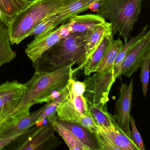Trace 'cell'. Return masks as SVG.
I'll use <instances>...</instances> for the list:
<instances>
[{"mask_svg":"<svg viewBox=\"0 0 150 150\" xmlns=\"http://www.w3.org/2000/svg\"><path fill=\"white\" fill-rule=\"evenodd\" d=\"M72 66L60 67L50 71H35L25 83L27 89L23 98L8 117L23 109H30L35 104L49 102L59 97L73 78L74 71Z\"/></svg>","mask_w":150,"mask_h":150,"instance_id":"6da1fadb","label":"cell"},{"mask_svg":"<svg viewBox=\"0 0 150 150\" xmlns=\"http://www.w3.org/2000/svg\"><path fill=\"white\" fill-rule=\"evenodd\" d=\"M87 31L70 33L33 63L35 71L47 72L77 64L83 68L86 61Z\"/></svg>","mask_w":150,"mask_h":150,"instance_id":"7a4b0ae2","label":"cell"},{"mask_svg":"<svg viewBox=\"0 0 150 150\" xmlns=\"http://www.w3.org/2000/svg\"><path fill=\"white\" fill-rule=\"evenodd\" d=\"M65 0H33L19 12L9 28L11 44L18 45L45 20L57 13Z\"/></svg>","mask_w":150,"mask_h":150,"instance_id":"3957f363","label":"cell"},{"mask_svg":"<svg viewBox=\"0 0 150 150\" xmlns=\"http://www.w3.org/2000/svg\"><path fill=\"white\" fill-rule=\"evenodd\" d=\"M143 0H103L96 14L110 22L113 35L119 33L125 42L137 21Z\"/></svg>","mask_w":150,"mask_h":150,"instance_id":"277c9868","label":"cell"},{"mask_svg":"<svg viewBox=\"0 0 150 150\" xmlns=\"http://www.w3.org/2000/svg\"><path fill=\"white\" fill-rule=\"evenodd\" d=\"M54 129L49 122L29 129L15 141L17 150H50L60 145L61 142L56 137Z\"/></svg>","mask_w":150,"mask_h":150,"instance_id":"5b68a950","label":"cell"},{"mask_svg":"<svg viewBox=\"0 0 150 150\" xmlns=\"http://www.w3.org/2000/svg\"><path fill=\"white\" fill-rule=\"evenodd\" d=\"M116 79L114 66L86 79L83 81L85 85L83 95L87 102L94 105L107 104L110 91Z\"/></svg>","mask_w":150,"mask_h":150,"instance_id":"8992f818","label":"cell"},{"mask_svg":"<svg viewBox=\"0 0 150 150\" xmlns=\"http://www.w3.org/2000/svg\"><path fill=\"white\" fill-rule=\"evenodd\" d=\"M103 0H65L64 5L52 15L46 18L36 28L37 34L44 35L67 22L71 17L89 9L94 3Z\"/></svg>","mask_w":150,"mask_h":150,"instance_id":"52a82bcc","label":"cell"},{"mask_svg":"<svg viewBox=\"0 0 150 150\" xmlns=\"http://www.w3.org/2000/svg\"><path fill=\"white\" fill-rule=\"evenodd\" d=\"M47 104L32 113L30 109H23L6 118L0 127V138L23 134L35 125Z\"/></svg>","mask_w":150,"mask_h":150,"instance_id":"ba28073f","label":"cell"},{"mask_svg":"<svg viewBox=\"0 0 150 150\" xmlns=\"http://www.w3.org/2000/svg\"><path fill=\"white\" fill-rule=\"evenodd\" d=\"M25 84L14 80L0 85V119H6L17 108L24 96Z\"/></svg>","mask_w":150,"mask_h":150,"instance_id":"9c48e42d","label":"cell"},{"mask_svg":"<svg viewBox=\"0 0 150 150\" xmlns=\"http://www.w3.org/2000/svg\"><path fill=\"white\" fill-rule=\"evenodd\" d=\"M150 55V30L146 31L131 47L123 60L121 75L130 77L137 71L142 61Z\"/></svg>","mask_w":150,"mask_h":150,"instance_id":"30bf717a","label":"cell"},{"mask_svg":"<svg viewBox=\"0 0 150 150\" xmlns=\"http://www.w3.org/2000/svg\"><path fill=\"white\" fill-rule=\"evenodd\" d=\"M64 24L63 23L42 36L35 38L28 45L25 53L32 63L40 58L46 52L69 35Z\"/></svg>","mask_w":150,"mask_h":150,"instance_id":"8fae6325","label":"cell"},{"mask_svg":"<svg viewBox=\"0 0 150 150\" xmlns=\"http://www.w3.org/2000/svg\"><path fill=\"white\" fill-rule=\"evenodd\" d=\"M133 85L132 79L131 80L129 85L125 83L122 84L119 97L116 104L115 115H114L118 126L132 139L129 117L131 109Z\"/></svg>","mask_w":150,"mask_h":150,"instance_id":"7c38bea8","label":"cell"},{"mask_svg":"<svg viewBox=\"0 0 150 150\" xmlns=\"http://www.w3.org/2000/svg\"><path fill=\"white\" fill-rule=\"evenodd\" d=\"M56 114L58 118L61 120L80 125L93 132L98 130V125L92 117L84 115L74 107L69 93L66 99L59 106Z\"/></svg>","mask_w":150,"mask_h":150,"instance_id":"4fadbf2b","label":"cell"},{"mask_svg":"<svg viewBox=\"0 0 150 150\" xmlns=\"http://www.w3.org/2000/svg\"><path fill=\"white\" fill-rule=\"evenodd\" d=\"M106 22V20L97 14H87L72 16L65 23V28L69 34L83 33Z\"/></svg>","mask_w":150,"mask_h":150,"instance_id":"5bb4252c","label":"cell"},{"mask_svg":"<svg viewBox=\"0 0 150 150\" xmlns=\"http://www.w3.org/2000/svg\"><path fill=\"white\" fill-rule=\"evenodd\" d=\"M112 34L113 30L111 24L106 22L96 26L91 30L87 31L86 44V63L101 43L103 39L107 36Z\"/></svg>","mask_w":150,"mask_h":150,"instance_id":"9a60e30c","label":"cell"},{"mask_svg":"<svg viewBox=\"0 0 150 150\" xmlns=\"http://www.w3.org/2000/svg\"><path fill=\"white\" fill-rule=\"evenodd\" d=\"M57 120L59 123L71 131L88 150H100L95 132L80 125L61 120L57 116Z\"/></svg>","mask_w":150,"mask_h":150,"instance_id":"2e32d148","label":"cell"},{"mask_svg":"<svg viewBox=\"0 0 150 150\" xmlns=\"http://www.w3.org/2000/svg\"><path fill=\"white\" fill-rule=\"evenodd\" d=\"M32 1L0 0V19L9 28L16 16L28 6Z\"/></svg>","mask_w":150,"mask_h":150,"instance_id":"e0dca14e","label":"cell"},{"mask_svg":"<svg viewBox=\"0 0 150 150\" xmlns=\"http://www.w3.org/2000/svg\"><path fill=\"white\" fill-rule=\"evenodd\" d=\"M87 103L92 118L96 125L111 129L118 130L125 133L117 123L115 116L108 112L106 104L94 105Z\"/></svg>","mask_w":150,"mask_h":150,"instance_id":"ac0fdd59","label":"cell"},{"mask_svg":"<svg viewBox=\"0 0 150 150\" xmlns=\"http://www.w3.org/2000/svg\"><path fill=\"white\" fill-rule=\"evenodd\" d=\"M54 129L55 132L64 139L70 150H88L70 130L60 124L57 120L56 114L46 118Z\"/></svg>","mask_w":150,"mask_h":150,"instance_id":"d6986e66","label":"cell"},{"mask_svg":"<svg viewBox=\"0 0 150 150\" xmlns=\"http://www.w3.org/2000/svg\"><path fill=\"white\" fill-rule=\"evenodd\" d=\"M98 126L99 131L120 150H139L132 139L123 132L118 130Z\"/></svg>","mask_w":150,"mask_h":150,"instance_id":"ffe728a7","label":"cell"},{"mask_svg":"<svg viewBox=\"0 0 150 150\" xmlns=\"http://www.w3.org/2000/svg\"><path fill=\"white\" fill-rule=\"evenodd\" d=\"M16 57V52L11 47L9 28L0 19V67Z\"/></svg>","mask_w":150,"mask_h":150,"instance_id":"44dd1931","label":"cell"},{"mask_svg":"<svg viewBox=\"0 0 150 150\" xmlns=\"http://www.w3.org/2000/svg\"><path fill=\"white\" fill-rule=\"evenodd\" d=\"M113 35V34L108 35L103 39L101 43L84 66L83 68L86 76H89L92 73L96 72L100 63L114 39Z\"/></svg>","mask_w":150,"mask_h":150,"instance_id":"7402d4cb","label":"cell"},{"mask_svg":"<svg viewBox=\"0 0 150 150\" xmlns=\"http://www.w3.org/2000/svg\"><path fill=\"white\" fill-rule=\"evenodd\" d=\"M122 41L119 38L113 39L104 57L98 67L96 73H102L114 66L115 60L123 46Z\"/></svg>","mask_w":150,"mask_h":150,"instance_id":"603a6c76","label":"cell"},{"mask_svg":"<svg viewBox=\"0 0 150 150\" xmlns=\"http://www.w3.org/2000/svg\"><path fill=\"white\" fill-rule=\"evenodd\" d=\"M148 28V24H146L144 27L143 28L142 31L139 34L137 35L135 37H131L130 35L129 36L130 39L128 42H125V44L123 46L121 50L115 60L114 64V72H115V79H117L118 77L121 76V69L122 66V63L123 60L124 59L125 55L127 54L129 50L133 46V45L136 43V42L144 35L147 31Z\"/></svg>","mask_w":150,"mask_h":150,"instance_id":"cb8c5ba5","label":"cell"},{"mask_svg":"<svg viewBox=\"0 0 150 150\" xmlns=\"http://www.w3.org/2000/svg\"><path fill=\"white\" fill-rule=\"evenodd\" d=\"M68 94V89L67 87L63 91V93L59 97L54 99L51 101L48 102L46 108L42 112L39 118L37 121L35 125L39 126L43 125L44 124L43 122L45 119L50 116L56 114L59 106L66 99Z\"/></svg>","mask_w":150,"mask_h":150,"instance_id":"d4e9b609","label":"cell"},{"mask_svg":"<svg viewBox=\"0 0 150 150\" xmlns=\"http://www.w3.org/2000/svg\"><path fill=\"white\" fill-rule=\"evenodd\" d=\"M150 59V55H149L142 61L140 66L141 67L140 81L142 83L143 94L144 97H146L147 93L149 78Z\"/></svg>","mask_w":150,"mask_h":150,"instance_id":"484cf974","label":"cell"},{"mask_svg":"<svg viewBox=\"0 0 150 150\" xmlns=\"http://www.w3.org/2000/svg\"><path fill=\"white\" fill-rule=\"evenodd\" d=\"M69 94L71 96V100L74 107L84 115L89 117H92L89 111L87 102L84 97V95H82L72 97L71 96L69 93Z\"/></svg>","mask_w":150,"mask_h":150,"instance_id":"4316f807","label":"cell"},{"mask_svg":"<svg viewBox=\"0 0 150 150\" xmlns=\"http://www.w3.org/2000/svg\"><path fill=\"white\" fill-rule=\"evenodd\" d=\"M129 121L130 125L131 127V129H130L131 135L132 140L139 148V150H145L143 139L138 130L134 117L132 115H130Z\"/></svg>","mask_w":150,"mask_h":150,"instance_id":"83f0119b","label":"cell"},{"mask_svg":"<svg viewBox=\"0 0 150 150\" xmlns=\"http://www.w3.org/2000/svg\"><path fill=\"white\" fill-rule=\"evenodd\" d=\"M67 87L68 92L72 97L84 95L85 92V85L84 82L75 81L73 78L70 80Z\"/></svg>","mask_w":150,"mask_h":150,"instance_id":"f1b7e54d","label":"cell"},{"mask_svg":"<svg viewBox=\"0 0 150 150\" xmlns=\"http://www.w3.org/2000/svg\"><path fill=\"white\" fill-rule=\"evenodd\" d=\"M98 145L100 150H120L107 137L103 136L99 129L95 132Z\"/></svg>","mask_w":150,"mask_h":150,"instance_id":"f546056e","label":"cell"},{"mask_svg":"<svg viewBox=\"0 0 150 150\" xmlns=\"http://www.w3.org/2000/svg\"><path fill=\"white\" fill-rule=\"evenodd\" d=\"M21 135V134H17L6 137L0 138V150H2L5 146H7L12 144Z\"/></svg>","mask_w":150,"mask_h":150,"instance_id":"4dcf8cb0","label":"cell"},{"mask_svg":"<svg viewBox=\"0 0 150 150\" xmlns=\"http://www.w3.org/2000/svg\"><path fill=\"white\" fill-rule=\"evenodd\" d=\"M5 120V119H0V127H1V125H2L3 123L4 122Z\"/></svg>","mask_w":150,"mask_h":150,"instance_id":"1f68e13d","label":"cell"}]
</instances>
